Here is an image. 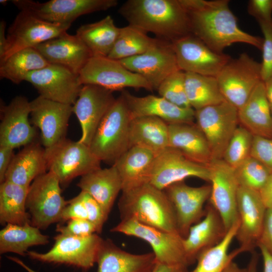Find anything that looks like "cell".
Returning a JSON list of instances; mask_svg holds the SVG:
<instances>
[{
    "mask_svg": "<svg viewBox=\"0 0 272 272\" xmlns=\"http://www.w3.org/2000/svg\"><path fill=\"white\" fill-rule=\"evenodd\" d=\"M216 78L225 100L239 109L262 81L260 63L242 53L231 58Z\"/></svg>",
    "mask_w": 272,
    "mask_h": 272,
    "instance_id": "cell-8",
    "label": "cell"
},
{
    "mask_svg": "<svg viewBox=\"0 0 272 272\" xmlns=\"http://www.w3.org/2000/svg\"><path fill=\"white\" fill-rule=\"evenodd\" d=\"M253 137L245 127L238 126L225 149L222 159L234 169L237 167L250 156Z\"/></svg>",
    "mask_w": 272,
    "mask_h": 272,
    "instance_id": "cell-42",
    "label": "cell"
},
{
    "mask_svg": "<svg viewBox=\"0 0 272 272\" xmlns=\"http://www.w3.org/2000/svg\"><path fill=\"white\" fill-rule=\"evenodd\" d=\"M223 272H246V268H241L234 261H231L226 266Z\"/></svg>",
    "mask_w": 272,
    "mask_h": 272,
    "instance_id": "cell-58",
    "label": "cell"
},
{
    "mask_svg": "<svg viewBox=\"0 0 272 272\" xmlns=\"http://www.w3.org/2000/svg\"><path fill=\"white\" fill-rule=\"evenodd\" d=\"M45 149L48 171L53 173L62 185L101 168V161L89 146L79 141L75 142L65 138Z\"/></svg>",
    "mask_w": 272,
    "mask_h": 272,
    "instance_id": "cell-5",
    "label": "cell"
},
{
    "mask_svg": "<svg viewBox=\"0 0 272 272\" xmlns=\"http://www.w3.org/2000/svg\"><path fill=\"white\" fill-rule=\"evenodd\" d=\"M80 83L99 86L112 91L125 88L152 91L149 83L126 69L119 60L108 57L92 56L79 74Z\"/></svg>",
    "mask_w": 272,
    "mask_h": 272,
    "instance_id": "cell-11",
    "label": "cell"
},
{
    "mask_svg": "<svg viewBox=\"0 0 272 272\" xmlns=\"http://www.w3.org/2000/svg\"><path fill=\"white\" fill-rule=\"evenodd\" d=\"M239 123L253 135L272 138L271 107L262 81L238 109Z\"/></svg>",
    "mask_w": 272,
    "mask_h": 272,
    "instance_id": "cell-31",
    "label": "cell"
},
{
    "mask_svg": "<svg viewBox=\"0 0 272 272\" xmlns=\"http://www.w3.org/2000/svg\"><path fill=\"white\" fill-rule=\"evenodd\" d=\"M264 247L272 256V210L267 209L261 234L257 244Z\"/></svg>",
    "mask_w": 272,
    "mask_h": 272,
    "instance_id": "cell-50",
    "label": "cell"
},
{
    "mask_svg": "<svg viewBox=\"0 0 272 272\" xmlns=\"http://www.w3.org/2000/svg\"><path fill=\"white\" fill-rule=\"evenodd\" d=\"M14 149L0 147V182L5 181L6 173L14 156Z\"/></svg>",
    "mask_w": 272,
    "mask_h": 272,
    "instance_id": "cell-51",
    "label": "cell"
},
{
    "mask_svg": "<svg viewBox=\"0 0 272 272\" xmlns=\"http://www.w3.org/2000/svg\"><path fill=\"white\" fill-rule=\"evenodd\" d=\"M29 187L5 181L0 185V223L24 225L30 224L26 209Z\"/></svg>",
    "mask_w": 272,
    "mask_h": 272,
    "instance_id": "cell-35",
    "label": "cell"
},
{
    "mask_svg": "<svg viewBox=\"0 0 272 272\" xmlns=\"http://www.w3.org/2000/svg\"><path fill=\"white\" fill-rule=\"evenodd\" d=\"M8 1L7 0H1L0 3L3 5H6L8 3Z\"/></svg>",
    "mask_w": 272,
    "mask_h": 272,
    "instance_id": "cell-60",
    "label": "cell"
},
{
    "mask_svg": "<svg viewBox=\"0 0 272 272\" xmlns=\"http://www.w3.org/2000/svg\"><path fill=\"white\" fill-rule=\"evenodd\" d=\"M20 11H25L48 22L70 24L79 17L106 11L116 7L117 0H50L43 3L31 0H14Z\"/></svg>",
    "mask_w": 272,
    "mask_h": 272,
    "instance_id": "cell-13",
    "label": "cell"
},
{
    "mask_svg": "<svg viewBox=\"0 0 272 272\" xmlns=\"http://www.w3.org/2000/svg\"><path fill=\"white\" fill-rule=\"evenodd\" d=\"M163 190L174 210L178 233L184 238L190 227L205 215L204 205L210 199L211 184L192 187L183 181L172 184Z\"/></svg>",
    "mask_w": 272,
    "mask_h": 272,
    "instance_id": "cell-16",
    "label": "cell"
},
{
    "mask_svg": "<svg viewBox=\"0 0 272 272\" xmlns=\"http://www.w3.org/2000/svg\"><path fill=\"white\" fill-rule=\"evenodd\" d=\"M250 156L272 170V138L254 135Z\"/></svg>",
    "mask_w": 272,
    "mask_h": 272,
    "instance_id": "cell-47",
    "label": "cell"
},
{
    "mask_svg": "<svg viewBox=\"0 0 272 272\" xmlns=\"http://www.w3.org/2000/svg\"><path fill=\"white\" fill-rule=\"evenodd\" d=\"M0 147L13 149L25 146L35 141V127L29 119L30 102L22 96L15 97L1 108Z\"/></svg>",
    "mask_w": 272,
    "mask_h": 272,
    "instance_id": "cell-23",
    "label": "cell"
},
{
    "mask_svg": "<svg viewBox=\"0 0 272 272\" xmlns=\"http://www.w3.org/2000/svg\"><path fill=\"white\" fill-rule=\"evenodd\" d=\"M211 192L210 203L220 215L228 231L238 220L237 197L239 185L234 169L222 159L208 164Z\"/></svg>",
    "mask_w": 272,
    "mask_h": 272,
    "instance_id": "cell-15",
    "label": "cell"
},
{
    "mask_svg": "<svg viewBox=\"0 0 272 272\" xmlns=\"http://www.w3.org/2000/svg\"><path fill=\"white\" fill-rule=\"evenodd\" d=\"M205 208V216L190 227L183 239L184 248L190 265L196 261L200 252L219 243L227 232L215 208L210 203Z\"/></svg>",
    "mask_w": 272,
    "mask_h": 272,
    "instance_id": "cell-26",
    "label": "cell"
},
{
    "mask_svg": "<svg viewBox=\"0 0 272 272\" xmlns=\"http://www.w3.org/2000/svg\"><path fill=\"white\" fill-rule=\"evenodd\" d=\"M50 64L34 47L18 51L0 62V76L14 84L25 81L28 75Z\"/></svg>",
    "mask_w": 272,
    "mask_h": 272,
    "instance_id": "cell-39",
    "label": "cell"
},
{
    "mask_svg": "<svg viewBox=\"0 0 272 272\" xmlns=\"http://www.w3.org/2000/svg\"><path fill=\"white\" fill-rule=\"evenodd\" d=\"M131 120L129 109L120 95L100 122L89 145L92 153L101 161L113 164L130 148Z\"/></svg>",
    "mask_w": 272,
    "mask_h": 272,
    "instance_id": "cell-4",
    "label": "cell"
},
{
    "mask_svg": "<svg viewBox=\"0 0 272 272\" xmlns=\"http://www.w3.org/2000/svg\"><path fill=\"white\" fill-rule=\"evenodd\" d=\"M34 48L49 63L64 66L78 75L93 56L89 48L76 35L67 32Z\"/></svg>",
    "mask_w": 272,
    "mask_h": 272,
    "instance_id": "cell-24",
    "label": "cell"
},
{
    "mask_svg": "<svg viewBox=\"0 0 272 272\" xmlns=\"http://www.w3.org/2000/svg\"><path fill=\"white\" fill-rule=\"evenodd\" d=\"M88 220L87 211L79 194L67 200L61 217V222H66L71 219Z\"/></svg>",
    "mask_w": 272,
    "mask_h": 272,
    "instance_id": "cell-49",
    "label": "cell"
},
{
    "mask_svg": "<svg viewBox=\"0 0 272 272\" xmlns=\"http://www.w3.org/2000/svg\"><path fill=\"white\" fill-rule=\"evenodd\" d=\"M113 91L94 85H83L73 105L81 125L79 141L89 146L100 122L114 103Z\"/></svg>",
    "mask_w": 272,
    "mask_h": 272,
    "instance_id": "cell-19",
    "label": "cell"
},
{
    "mask_svg": "<svg viewBox=\"0 0 272 272\" xmlns=\"http://www.w3.org/2000/svg\"><path fill=\"white\" fill-rule=\"evenodd\" d=\"M42 146L35 141L14 155L5 181L29 187L35 178L47 172L45 149Z\"/></svg>",
    "mask_w": 272,
    "mask_h": 272,
    "instance_id": "cell-30",
    "label": "cell"
},
{
    "mask_svg": "<svg viewBox=\"0 0 272 272\" xmlns=\"http://www.w3.org/2000/svg\"><path fill=\"white\" fill-rule=\"evenodd\" d=\"M13 261L17 263L18 265H20L23 267L26 271L27 272H37L31 267H30L28 265H27L24 262L21 260L20 259L15 257L13 259Z\"/></svg>",
    "mask_w": 272,
    "mask_h": 272,
    "instance_id": "cell-59",
    "label": "cell"
},
{
    "mask_svg": "<svg viewBox=\"0 0 272 272\" xmlns=\"http://www.w3.org/2000/svg\"><path fill=\"white\" fill-rule=\"evenodd\" d=\"M110 231L135 237L148 243L153 249L156 262L170 265H190L184 248V238L179 234L167 232L132 220H121Z\"/></svg>",
    "mask_w": 272,
    "mask_h": 272,
    "instance_id": "cell-10",
    "label": "cell"
},
{
    "mask_svg": "<svg viewBox=\"0 0 272 272\" xmlns=\"http://www.w3.org/2000/svg\"><path fill=\"white\" fill-rule=\"evenodd\" d=\"M96 263L97 272H152L156 260L153 252L132 254L107 239L102 241Z\"/></svg>",
    "mask_w": 272,
    "mask_h": 272,
    "instance_id": "cell-27",
    "label": "cell"
},
{
    "mask_svg": "<svg viewBox=\"0 0 272 272\" xmlns=\"http://www.w3.org/2000/svg\"><path fill=\"white\" fill-rule=\"evenodd\" d=\"M130 147L147 149L158 156L169 147L168 124L154 116L132 119L129 125Z\"/></svg>",
    "mask_w": 272,
    "mask_h": 272,
    "instance_id": "cell-33",
    "label": "cell"
},
{
    "mask_svg": "<svg viewBox=\"0 0 272 272\" xmlns=\"http://www.w3.org/2000/svg\"><path fill=\"white\" fill-rule=\"evenodd\" d=\"M259 257V254L255 251L251 252L250 259L246 268V272H258Z\"/></svg>",
    "mask_w": 272,
    "mask_h": 272,
    "instance_id": "cell-56",
    "label": "cell"
},
{
    "mask_svg": "<svg viewBox=\"0 0 272 272\" xmlns=\"http://www.w3.org/2000/svg\"><path fill=\"white\" fill-rule=\"evenodd\" d=\"M264 85L266 97L271 106H272V76L263 82Z\"/></svg>",
    "mask_w": 272,
    "mask_h": 272,
    "instance_id": "cell-57",
    "label": "cell"
},
{
    "mask_svg": "<svg viewBox=\"0 0 272 272\" xmlns=\"http://www.w3.org/2000/svg\"><path fill=\"white\" fill-rule=\"evenodd\" d=\"M56 231L58 234L79 237H87L97 233L96 227L90 221L78 219L67 221L65 225H57Z\"/></svg>",
    "mask_w": 272,
    "mask_h": 272,
    "instance_id": "cell-45",
    "label": "cell"
},
{
    "mask_svg": "<svg viewBox=\"0 0 272 272\" xmlns=\"http://www.w3.org/2000/svg\"><path fill=\"white\" fill-rule=\"evenodd\" d=\"M263 34L261 76L262 82L272 76V21L259 23Z\"/></svg>",
    "mask_w": 272,
    "mask_h": 272,
    "instance_id": "cell-44",
    "label": "cell"
},
{
    "mask_svg": "<svg viewBox=\"0 0 272 272\" xmlns=\"http://www.w3.org/2000/svg\"><path fill=\"white\" fill-rule=\"evenodd\" d=\"M263 260V272H272V256L260 245L257 246Z\"/></svg>",
    "mask_w": 272,
    "mask_h": 272,
    "instance_id": "cell-54",
    "label": "cell"
},
{
    "mask_svg": "<svg viewBox=\"0 0 272 272\" xmlns=\"http://www.w3.org/2000/svg\"><path fill=\"white\" fill-rule=\"evenodd\" d=\"M119 61L128 70L143 77L156 90L166 78L180 70L172 42L159 38H156L143 53Z\"/></svg>",
    "mask_w": 272,
    "mask_h": 272,
    "instance_id": "cell-14",
    "label": "cell"
},
{
    "mask_svg": "<svg viewBox=\"0 0 272 272\" xmlns=\"http://www.w3.org/2000/svg\"><path fill=\"white\" fill-rule=\"evenodd\" d=\"M271 107V116H272V106L270 105Z\"/></svg>",
    "mask_w": 272,
    "mask_h": 272,
    "instance_id": "cell-61",
    "label": "cell"
},
{
    "mask_svg": "<svg viewBox=\"0 0 272 272\" xmlns=\"http://www.w3.org/2000/svg\"><path fill=\"white\" fill-rule=\"evenodd\" d=\"M196 125L205 135L213 159H221L239 123L238 109L226 100L195 110Z\"/></svg>",
    "mask_w": 272,
    "mask_h": 272,
    "instance_id": "cell-9",
    "label": "cell"
},
{
    "mask_svg": "<svg viewBox=\"0 0 272 272\" xmlns=\"http://www.w3.org/2000/svg\"><path fill=\"white\" fill-rule=\"evenodd\" d=\"M239 225V220L230 228L219 243L200 252L196 258L195 267L189 272H223L229 263L243 252L239 247L229 252Z\"/></svg>",
    "mask_w": 272,
    "mask_h": 272,
    "instance_id": "cell-37",
    "label": "cell"
},
{
    "mask_svg": "<svg viewBox=\"0 0 272 272\" xmlns=\"http://www.w3.org/2000/svg\"><path fill=\"white\" fill-rule=\"evenodd\" d=\"M77 186L89 194L100 205L106 218L112 209L122 182L116 167L100 168L82 176Z\"/></svg>",
    "mask_w": 272,
    "mask_h": 272,
    "instance_id": "cell-28",
    "label": "cell"
},
{
    "mask_svg": "<svg viewBox=\"0 0 272 272\" xmlns=\"http://www.w3.org/2000/svg\"><path fill=\"white\" fill-rule=\"evenodd\" d=\"M85 207L88 220L96 227L97 234H101L104 223L106 222L102 208L98 202L89 194L81 191L79 194Z\"/></svg>",
    "mask_w": 272,
    "mask_h": 272,
    "instance_id": "cell-46",
    "label": "cell"
},
{
    "mask_svg": "<svg viewBox=\"0 0 272 272\" xmlns=\"http://www.w3.org/2000/svg\"><path fill=\"white\" fill-rule=\"evenodd\" d=\"M128 23L173 42L191 34L187 11L179 0H128L118 10Z\"/></svg>",
    "mask_w": 272,
    "mask_h": 272,
    "instance_id": "cell-2",
    "label": "cell"
},
{
    "mask_svg": "<svg viewBox=\"0 0 272 272\" xmlns=\"http://www.w3.org/2000/svg\"><path fill=\"white\" fill-rule=\"evenodd\" d=\"M103 240L97 233L83 237L58 234L49 250L28 251L26 255L34 260L76 267L87 272L96 263Z\"/></svg>",
    "mask_w": 272,
    "mask_h": 272,
    "instance_id": "cell-6",
    "label": "cell"
},
{
    "mask_svg": "<svg viewBox=\"0 0 272 272\" xmlns=\"http://www.w3.org/2000/svg\"><path fill=\"white\" fill-rule=\"evenodd\" d=\"M155 40L141 29L128 25L120 28L116 42L108 57L119 60L141 54L153 45Z\"/></svg>",
    "mask_w": 272,
    "mask_h": 272,
    "instance_id": "cell-40",
    "label": "cell"
},
{
    "mask_svg": "<svg viewBox=\"0 0 272 272\" xmlns=\"http://www.w3.org/2000/svg\"><path fill=\"white\" fill-rule=\"evenodd\" d=\"M185 87L189 103L194 110L225 101L215 77L185 72Z\"/></svg>",
    "mask_w": 272,
    "mask_h": 272,
    "instance_id": "cell-38",
    "label": "cell"
},
{
    "mask_svg": "<svg viewBox=\"0 0 272 272\" xmlns=\"http://www.w3.org/2000/svg\"><path fill=\"white\" fill-rule=\"evenodd\" d=\"M120 30L108 15L97 22L82 25L76 35L89 48L93 56L108 57Z\"/></svg>",
    "mask_w": 272,
    "mask_h": 272,
    "instance_id": "cell-34",
    "label": "cell"
},
{
    "mask_svg": "<svg viewBox=\"0 0 272 272\" xmlns=\"http://www.w3.org/2000/svg\"><path fill=\"white\" fill-rule=\"evenodd\" d=\"M210 177L208 166L194 162L177 150L168 147L156 157L149 183L164 190L188 177H196L210 182Z\"/></svg>",
    "mask_w": 272,
    "mask_h": 272,
    "instance_id": "cell-21",
    "label": "cell"
},
{
    "mask_svg": "<svg viewBox=\"0 0 272 272\" xmlns=\"http://www.w3.org/2000/svg\"><path fill=\"white\" fill-rule=\"evenodd\" d=\"M49 242L48 235L30 224H7L0 231V254L11 252L24 256L30 247L44 245Z\"/></svg>",
    "mask_w": 272,
    "mask_h": 272,
    "instance_id": "cell-36",
    "label": "cell"
},
{
    "mask_svg": "<svg viewBox=\"0 0 272 272\" xmlns=\"http://www.w3.org/2000/svg\"><path fill=\"white\" fill-rule=\"evenodd\" d=\"M121 95L130 113L131 119L143 116L158 117L168 124L193 123L195 110L179 107L161 96L152 95L135 96L126 90Z\"/></svg>",
    "mask_w": 272,
    "mask_h": 272,
    "instance_id": "cell-25",
    "label": "cell"
},
{
    "mask_svg": "<svg viewBox=\"0 0 272 272\" xmlns=\"http://www.w3.org/2000/svg\"><path fill=\"white\" fill-rule=\"evenodd\" d=\"M118 208L121 220H132L179 234L174 210L165 192L149 183L122 191Z\"/></svg>",
    "mask_w": 272,
    "mask_h": 272,
    "instance_id": "cell-3",
    "label": "cell"
},
{
    "mask_svg": "<svg viewBox=\"0 0 272 272\" xmlns=\"http://www.w3.org/2000/svg\"><path fill=\"white\" fill-rule=\"evenodd\" d=\"M160 96L180 107H191L186 93L185 72L178 70L166 78L157 89Z\"/></svg>",
    "mask_w": 272,
    "mask_h": 272,
    "instance_id": "cell-43",
    "label": "cell"
},
{
    "mask_svg": "<svg viewBox=\"0 0 272 272\" xmlns=\"http://www.w3.org/2000/svg\"><path fill=\"white\" fill-rule=\"evenodd\" d=\"M187 11L191 33L218 53L236 43L261 50L263 38L249 34L239 26L228 0H179Z\"/></svg>",
    "mask_w": 272,
    "mask_h": 272,
    "instance_id": "cell-1",
    "label": "cell"
},
{
    "mask_svg": "<svg viewBox=\"0 0 272 272\" xmlns=\"http://www.w3.org/2000/svg\"><path fill=\"white\" fill-rule=\"evenodd\" d=\"M237 206L239 225L235 238L243 252L251 253L257 247L267 209L259 191L241 186Z\"/></svg>",
    "mask_w": 272,
    "mask_h": 272,
    "instance_id": "cell-20",
    "label": "cell"
},
{
    "mask_svg": "<svg viewBox=\"0 0 272 272\" xmlns=\"http://www.w3.org/2000/svg\"><path fill=\"white\" fill-rule=\"evenodd\" d=\"M179 69L184 72L216 77L231 58L217 52L192 34L172 42Z\"/></svg>",
    "mask_w": 272,
    "mask_h": 272,
    "instance_id": "cell-18",
    "label": "cell"
},
{
    "mask_svg": "<svg viewBox=\"0 0 272 272\" xmlns=\"http://www.w3.org/2000/svg\"><path fill=\"white\" fill-rule=\"evenodd\" d=\"M188 266L183 264H167L156 262L152 272H189Z\"/></svg>",
    "mask_w": 272,
    "mask_h": 272,
    "instance_id": "cell-53",
    "label": "cell"
},
{
    "mask_svg": "<svg viewBox=\"0 0 272 272\" xmlns=\"http://www.w3.org/2000/svg\"><path fill=\"white\" fill-rule=\"evenodd\" d=\"M239 186L259 191L267 182L272 170L250 156L234 169Z\"/></svg>",
    "mask_w": 272,
    "mask_h": 272,
    "instance_id": "cell-41",
    "label": "cell"
},
{
    "mask_svg": "<svg viewBox=\"0 0 272 272\" xmlns=\"http://www.w3.org/2000/svg\"><path fill=\"white\" fill-rule=\"evenodd\" d=\"M57 177L47 171L35 178L30 184L26 199V209L31 225L40 230L61 222L62 213L67 205L61 195Z\"/></svg>",
    "mask_w": 272,
    "mask_h": 272,
    "instance_id": "cell-7",
    "label": "cell"
},
{
    "mask_svg": "<svg viewBox=\"0 0 272 272\" xmlns=\"http://www.w3.org/2000/svg\"><path fill=\"white\" fill-rule=\"evenodd\" d=\"M169 147L188 159L208 166L213 160L208 142L196 124H168Z\"/></svg>",
    "mask_w": 272,
    "mask_h": 272,
    "instance_id": "cell-29",
    "label": "cell"
},
{
    "mask_svg": "<svg viewBox=\"0 0 272 272\" xmlns=\"http://www.w3.org/2000/svg\"><path fill=\"white\" fill-rule=\"evenodd\" d=\"M71 26L48 22L27 11H20L8 30L6 49L0 62L18 51L34 47L62 35Z\"/></svg>",
    "mask_w": 272,
    "mask_h": 272,
    "instance_id": "cell-12",
    "label": "cell"
},
{
    "mask_svg": "<svg viewBox=\"0 0 272 272\" xmlns=\"http://www.w3.org/2000/svg\"><path fill=\"white\" fill-rule=\"evenodd\" d=\"M32 123L39 128L41 144L49 148L65 138L73 105L53 101L40 96L30 102Z\"/></svg>",
    "mask_w": 272,
    "mask_h": 272,
    "instance_id": "cell-22",
    "label": "cell"
},
{
    "mask_svg": "<svg viewBox=\"0 0 272 272\" xmlns=\"http://www.w3.org/2000/svg\"><path fill=\"white\" fill-rule=\"evenodd\" d=\"M247 11L258 24L272 21V0H250Z\"/></svg>",
    "mask_w": 272,
    "mask_h": 272,
    "instance_id": "cell-48",
    "label": "cell"
},
{
    "mask_svg": "<svg viewBox=\"0 0 272 272\" xmlns=\"http://www.w3.org/2000/svg\"><path fill=\"white\" fill-rule=\"evenodd\" d=\"M25 81L34 86L39 96L72 105L77 100L83 86L79 75L64 66L51 63L29 73Z\"/></svg>",
    "mask_w": 272,
    "mask_h": 272,
    "instance_id": "cell-17",
    "label": "cell"
},
{
    "mask_svg": "<svg viewBox=\"0 0 272 272\" xmlns=\"http://www.w3.org/2000/svg\"><path fill=\"white\" fill-rule=\"evenodd\" d=\"M259 192L266 209L272 210V172L267 182Z\"/></svg>",
    "mask_w": 272,
    "mask_h": 272,
    "instance_id": "cell-52",
    "label": "cell"
},
{
    "mask_svg": "<svg viewBox=\"0 0 272 272\" xmlns=\"http://www.w3.org/2000/svg\"><path fill=\"white\" fill-rule=\"evenodd\" d=\"M6 24L5 21H2L0 22V60H1L5 53L7 39L6 34Z\"/></svg>",
    "mask_w": 272,
    "mask_h": 272,
    "instance_id": "cell-55",
    "label": "cell"
},
{
    "mask_svg": "<svg viewBox=\"0 0 272 272\" xmlns=\"http://www.w3.org/2000/svg\"><path fill=\"white\" fill-rule=\"evenodd\" d=\"M156 157L147 149L133 146L114 162L113 165L121 178L122 191L149 183Z\"/></svg>",
    "mask_w": 272,
    "mask_h": 272,
    "instance_id": "cell-32",
    "label": "cell"
}]
</instances>
